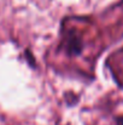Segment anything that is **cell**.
<instances>
[{
	"mask_svg": "<svg viewBox=\"0 0 123 125\" xmlns=\"http://www.w3.org/2000/svg\"><path fill=\"white\" fill-rule=\"evenodd\" d=\"M116 125H123V117H120L116 122Z\"/></svg>",
	"mask_w": 123,
	"mask_h": 125,
	"instance_id": "cell-1",
	"label": "cell"
}]
</instances>
